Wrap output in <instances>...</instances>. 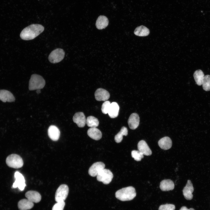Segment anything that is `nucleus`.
<instances>
[{"mask_svg": "<svg viewBox=\"0 0 210 210\" xmlns=\"http://www.w3.org/2000/svg\"><path fill=\"white\" fill-rule=\"evenodd\" d=\"M44 29V27L41 25L32 24L23 29L20 34V36L24 40H32L42 33Z\"/></svg>", "mask_w": 210, "mask_h": 210, "instance_id": "f257e3e1", "label": "nucleus"}, {"mask_svg": "<svg viewBox=\"0 0 210 210\" xmlns=\"http://www.w3.org/2000/svg\"><path fill=\"white\" fill-rule=\"evenodd\" d=\"M136 195L135 189L132 186L123 188L117 191L115 193L116 197L123 201L132 200Z\"/></svg>", "mask_w": 210, "mask_h": 210, "instance_id": "f03ea898", "label": "nucleus"}, {"mask_svg": "<svg viewBox=\"0 0 210 210\" xmlns=\"http://www.w3.org/2000/svg\"><path fill=\"white\" fill-rule=\"evenodd\" d=\"M45 81L41 76L33 74L31 76L29 80V89L30 90L41 89L45 85Z\"/></svg>", "mask_w": 210, "mask_h": 210, "instance_id": "7ed1b4c3", "label": "nucleus"}, {"mask_svg": "<svg viewBox=\"0 0 210 210\" xmlns=\"http://www.w3.org/2000/svg\"><path fill=\"white\" fill-rule=\"evenodd\" d=\"M6 163L8 167L15 169L21 168L23 165L22 158L20 155L15 154H11L7 157Z\"/></svg>", "mask_w": 210, "mask_h": 210, "instance_id": "20e7f679", "label": "nucleus"}, {"mask_svg": "<svg viewBox=\"0 0 210 210\" xmlns=\"http://www.w3.org/2000/svg\"><path fill=\"white\" fill-rule=\"evenodd\" d=\"M98 181L102 182L104 184H108L111 181L113 174L111 171L107 169H102L97 176Z\"/></svg>", "mask_w": 210, "mask_h": 210, "instance_id": "39448f33", "label": "nucleus"}, {"mask_svg": "<svg viewBox=\"0 0 210 210\" xmlns=\"http://www.w3.org/2000/svg\"><path fill=\"white\" fill-rule=\"evenodd\" d=\"M69 191V188L67 185H61L56 191L55 196V201L57 202L64 201L67 197Z\"/></svg>", "mask_w": 210, "mask_h": 210, "instance_id": "423d86ee", "label": "nucleus"}, {"mask_svg": "<svg viewBox=\"0 0 210 210\" xmlns=\"http://www.w3.org/2000/svg\"><path fill=\"white\" fill-rule=\"evenodd\" d=\"M64 55L65 52L63 50L60 48H57L50 53L48 57V60L51 63H57L63 59Z\"/></svg>", "mask_w": 210, "mask_h": 210, "instance_id": "0eeeda50", "label": "nucleus"}, {"mask_svg": "<svg viewBox=\"0 0 210 210\" xmlns=\"http://www.w3.org/2000/svg\"><path fill=\"white\" fill-rule=\"evenodd\" d=\"M14 177L15 180L13 184L12 188L18 187L20 190H24L26 186L24 176L19 172L17 171L15 173Z\"/></svg>", "mask_w": 210, "mask_h": 210, "instance_id": "6e6552de", "label": "nucleus"}, {"mask_svg": "<svg viewBox=\"0 0 210 210\" xmlns=\"http://www.w3.org/2000/svg\"><path fill=\"white\" fill-rule=\"evenodd\" d=\"M105 167V164L102 162H97L93 163L88 170V174L92 177L97 176L99 173Z\"/></svg>", "mask_w": 210, "mask_h": 210, "instance_id": "1a4fd4ad", "label": "nucleus"}, {"mask_svg": "<svg viewBox=\"0 0 210 210\" xmlns=\"http://www.w3.org/2000/svg\"><path fill=\"white\" fill-rule=\"evenodd\" d=\"M194 188L190 180H188L183 190V193L185 198L190 200L193 198L192 193L194 191Z\"/></svg>", "mask_w": 210, "mask_h": 210, "instance_id": "9d476101", "label": "nucleus"}, {"mask_svg": "<svg viewBox=\"0 0 210 210\" xmlns=\"http://www.w3.org/2000/svg\"><path fill=\"white\" fill-rule=\"evenodd\" d=\"M94 96L96 99L98 101H106L110 97L109 92L105 89L99 88L95 91Z\"/></svg>", "mask_w": 210, "mask_h": 210, "instance_id": "9b49d317", "label": "nucleus"}, {"mask_svg": "<svg viewBox=\"0 0 210 210\" xmlns=\"http://www.w3.org/2000/svg\"><path fill=\"white\" fill-rule=\"evenodd\" d=\"M73 120L79 127H84L86 123L85 117L82 112H78L75 113L73 117Z\"/></svg>", "mask_w": 210, "mask_h": 210, "instance_id": "f8f14e48", "label": "nucleus"}, {"mask_svg": "<svg viewBox=\"0 0 210 210\" xmlns=\"http://www.w3.org/2000/svg\"><path fill=\"white\" fill-rule=\"evenodd\" d=\"M140 119L138 115L136 113H132L128 120L129 127L132 130L136 129L139 126Z\"/></svg>", "mask_w": 210, "mask_h": 210, "instance_id": "ddd939ff", "label": "nucleus"}, {"mask_svg": "<svg viewBox=\"0 0 210 210\" xmlns=\"http://www.w3.org/2000/svg\"><path fill=\"white\" fill-rule=\"evenodd\" d=\"M48 134L50 138L52 140L57 141L58 140L60 135L59 129L55 126H50L48 129Z\"/></svg>", "mask_w": 210, "mask_h": 210, "instance_id": "4468645a", "label": "nucleus"}, {"mask_svg": "<svg viewBox=\"0 0 210 210\" xmlns=\"http://www.w3.org/2000/svg\"><path fill=\"white\" fill-rule=\"evenodd\" d=\"M15 100L13 94L9 91L4 90H0V100L2 102H12Z\"/></svg>", "mask_w": 210, "mask_h": 210, "instance_id": "2eb2a0df", "label": "nucleus"}, {"mask_svg": "<svg viewBox=\"0 0 210 210\" xmlns=\"http://www.w3.org/2000/svg\"><path fill=\"white\" fill-rule=\"evenodd\" d=\"M137 147L138 150L144 155L149 156L151 155L152 151L146 142L144 140L140 141L138 143Z\"/></svg>", "mask_w": 210, "mask_h": 210, "instance_id": "dca6fc26", "label": "nucleus"}, {"mask_svg": "<svg viewBox=\"0 0 210 210\" xmlns=\"http://www.w3.org/2000/svg\"><path fill=\"white\" fill-rule=\"evenodd\" d=\"M25 196L28 200L33 202H39L41 200V196L38 192L33 190H30L27 192Z\"/></svg>", "mask_w": 210, "mask_h": 210, "instance_id": "f3484780", "label": "nucleus"}, {"mask_svg": "<svg viewBox=\"0 0 210 210\" xmlns=\"http://www.w3.org/2000/svg\"><path fill=\"white\" fill-rule=\"evenodd\" d=\"M158 144L161 149L167 150L171 147L172 142L169 137L165 136L162 138L158 141Z\"/></svg>", "mask_w": 210, "mask_h": 210, "instance_id": "a211bd4d", "label": "nucleus"}, {"mask_svg": "<svg viewBox=\"0 0 210 210\" xmlns=\"http://www.w3.org/2000/svg\"><path fill=\"white\" fill-rule=\"evenodd\" d=\"M160 187L162 191H168L174 189V184L172 180L170 179H165L160 182Z\"/></svg>", "mask_w": 210, "mask_h": 210, "instance_id": "6ab92c4d", "label": "nucleus"}, {"mask_svg": "<svg viewBox=\"0 0 210 210\" xmlns=\"http://www.w3.org/2000/svg\"><path fill=\"white\" fill-rule=\"evenodd\" d=\"M88 136L91 138L96 140L100 139L102 136L101 131L96 127H90L87 131Z\"/></svg>", "mask_w": 210, "mask_h": 210, "instance_id": "aec40b11", "label": "nucleus"}, {"mask_svg": "<svg viewBox=\"0 0 210 210\" xmlns=\"http://www.w3.org/2000/svg\"><path fill=\"white\" fill-rule=\"evenodd\" d=\"M33 202L28 199H23L18 202V207L20 210H27L32 209L34 206Z\"/></svg>", "mask_w": 210, "mask_h": 210, "instance_id": "412c9836", "label": "nucleus"}, {"mask_svg": "<svg viewBox=\"0 0 210 210\" xmlns=\"http://www.w3.org/2000/svg\"><path fill=\"white\" fill-rule=\"evenodd\" d=\"M108 24V20L107 18L104 15H100L96 20V26L98 29H102L106 28Z\"/></svg>", "mask_w": 210, "mask_h": 210, "instance_id": "4be33fe9", "label": "nucleus"}, {"mask_svg": "<svg viewBox=\"0 0 210 210\" xmlns=\"http://www.w3.org/2000/svg\"><path fill=\"white\" fill-rule=\"evenodd\" d=\"M119 106L117 103L113 102L111 103L108 114L111 118L117 117L118 115Z\"/></svg>", "mask_w": 210, "mask_h": 210, "instance_id": "5701e85b", "label": "nucleus"}, {"mask_svg": "<svg viewBox=\"0 0 210 210\" xmlns=\"http://www.w3.org/2000/svg\"><path fill=\"white\" fill-rule=\"evenodd\" d=\"M150 31L149 29L146 27L141 25L137 27L134 30V34L140 36H145L148 35Z\"/></svg>", "mask_w": 210, "mask_h": 210, "instance_id": "b1692460", "label": "nucleus"}, {"mask_svg": "<svg viewBox=\"0 0 210 210\" xmlns=\"http://www.w3.org/2000/svg\"><path fill=\"white\" fill-rule=\"evenodd\" d=\"M193 76L197 84L198 85H202L204 77L203 72L200 69L197 70L194 73Z\"/></svg>", "mask_w": 210, "mask_h": 210, "instance_id": "393cba45", "label": "nucleus"}, {"mask_svg": "<svg viewBox=\"0 0 210 210\" xmlns=\"http://www.w3.org/2000/svg\"><path fill=\"white\" fill-rule=\"evenodd\" d=\"M128 134V130L125 127H123L120 131L115 135L114 139L115 141L117 143L120 142L123 139V136H126Z\"/></svg>", "mask_w": 210, "mask_h": 210, "instance_id": "a878e982", "label": "nucleus"}, {"mask_svg": "<svg viewBox=\"0 0 210 210\" xmlns=\"http://www.w3.org/2000/svg\"><path fill=\"white\" fill-rule=\"evenodd\" d=\"M86 123L88 126L91 127H96L99 125L98 119L92 116L88 117L86 120Z\"/></svg>", "mask_w": 210, "mask_h": 210, "instance_id": "bb28decb", "label": "nucleus"}, {"mask_svg": "<svg viewBox=\"0 0 210 210\" xmlns=\"http://www.w3.org/2000/svg\"><path fill=\"white\" fill-rule=\"evenodd\" d=\"M203 89L206 91L210 90V75L204 76L202 84Z\"/></svg>", "mask_w": 210, "mask_h": 210, "instance_id": "cd10ccee", "label": "nucleus"}, {"mask_svg": "<svg viewBox=\"0 0 210 210\" xmlns=\"http://www.w3.org/2000/svg\"><path fill=\"white\" fill-rule=\"evenodd\" d=\"M131 155L134 160L136 161H141L144 157L143 154L139 150H133L131 152Z\"/></svg>", "mask_w": 210, "mask_h": 210, "instance_id": "c85d7f7f", "label": "nucleus"}, {"mask_svg": "<svg viewBox=\"0 0 210 210\" xmlns=\"http://www.w3.org/2000/svg\"><path fill=\"white\" fill-rule=\"evenodd\" d=\"M111 104L110 102L108 101H106L104 102L101 108V110L103 113L104 114L108 113Z\"/></svg>", "mask_w": 210, "mask_h": 210, "instance_id": "c756f323", "label": "nucleus"}, {"mask_svg": "<svg viewBox=\"0 0 210 210\" xmlns=\"http://www.w3.org/2000/svg\"><path fill=\"white\" fill-rule=\"evenodd\" d=\"M65 205L64 201L57 202L53 205L52 210H63Z\"/></svg>", "mask_w": 210, "mask_h": 210, "instance_id": "7c9ffc66", "label": "nucleus"}, {"mask_svg": "<svg viewBox=\"0 0 210 210\" xmlns=\"http://www.w3.org/2000/svg\"><path fill=\"white\" fill-rule=\"evenodd\" d=\"M175 207L174 205L171 204H166L161 205L159 207V210H175Z\"/></svg>", "mask_w": 210, "mask_h": 210, "instance_id": "2f4dec72", "label": "nucleus"}, {"mask_svg": "<svg viewBox=\"0 0 210 210\" xmlns=\"http://www.w3.org/2000/svg\"><path fill=\"white\" fill-rule=\"evenodd\" d=\"M179 210H195L194 209L192 208L188 209L186 206H183Z\"/></svg>", "mask_w": 210, "mask_h": 210, "instance_id": "473e14b6", "label": "nucleus"}, {"mask_svg": "<svg viewBox=\"0 0 210 210\" xmlns=\"http://www.w3.org/2000/svg\"><path fill=\"white\" fill-rule=\"evenodd\" d=\"M36 92V93L38 94L40 93L41 92V90L40 89L37 90Z\"/></svg>", "mask_w": 210, "mask_h": 210, "instance_id": "72a5a7b5", "label": "nucleus"}]
</instances>
